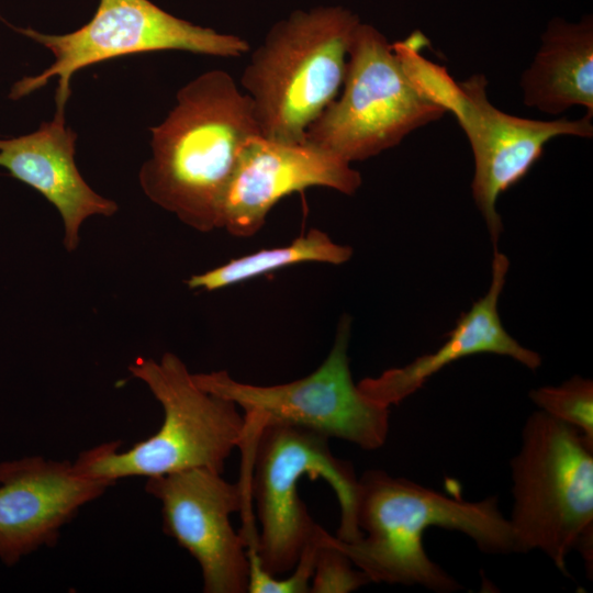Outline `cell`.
<instances>
[{
    "mask_svg": "<svg viewBox=\"0 0 593 593\" xmlns=\"http://www.w3.org/2000/svg\"><path fill=\"white\" fill-rule=\"evenodd\" d=\"M150 133L152 157L138 175L144 193L197 231L221 228L238 156L261 135L249 97L227 71L203 72L177 92L175 107Z\"/></svg>",
    "mask_w": 593,
    "mask_h": 593,
    "instance_id": "1",
    "label": "cell"
},
{
    "mask_svg": "<svg viewBox=\"0 0 593 593\" xmlns=\"http://www.w3.org/2000/svg\"><path fill=\"white\" fill-rule=\"evenodd\" d=\"M358 480L361 537L346 542L332 536V541L370 582L418 584L438 593L460 590L424 549L423 537L432 526L466 534L485 553L517 552L510 521L495 497L465 501L381 470L366 471Z\"/></svg>",
    "mask_w": 593,
    "mask_h": 593,
    "instance_id": "2",
    "label": "cell"
},
{
    "mask_svg": "<svg viewBox=\"0 0 593 593\" xmlns=\"http://www.w3.org/2000/svg\"><path fill=\"white\" fill-rule=\"evenodd\" d=\"M359 16L342 5L294 10L276 22L240 76L261 136L300 143L337 97Z\"/></svg>",
    "mask_w": 593,
    "mask_h": 593,
    "instance_id": "3",
    "label": "cell"
},
{
    "mask_svg": "<svg viewBox=\"0 0 593 593\" xmlns=\"http://www.w3.org/2000/svg\"><path fill=\"white\" fill-rule=\"evenodd\" d=\"M128 370L160 403V428L123 452H118V440L87 449L72 463L75 470L112 482L193 468L223 473L225 461L245 435V417L237 405L197 385L184 362L172 353H165L159 361L137 357Z\"/></svg>",
    "mask_w": 593,
    "mask_h": 593,
    "instance_id": "4",
    "label": "cell"
},
{
    "mask_svg": "<svg viewBox=\"0 0 593 593\" xmlns=\"http://www.w3.org/2000/svg\"><path fill=\"white\" fill-rule=\"evenodd\" d=\"M328 439L305 427L268 424L243 458L238 482L255 501L260 524L255 551L272 577L294 569L318 526L299 495L303 475L325 479L336 493L340 507L336 537L346 542L361 537L356 521L359 478L350 462L333 455Z\"/></svg>",
    "mask_w": 593,
    "mask_h": 593,
    "instance_id": "5",
    "label": "cell"
},
{
    "mask_svg": "<svg viewBox=\"0 0 593 593\" xmlns=\"http://www.w3.org/2000/svg\"><path fill=\"white\" fill-rule=\"evenodd\" d=\"M510 521L517 552L540 550L568 575L566 559L580 551L593 564V441L537 411L526 421L511 461Z\"/></svg>",
    "mask_w": 593,
    "mask_h": 593,
    "instance_id": "6",
    "label": "cell"
},
{
    "mask_svg": "<svg viewBox=\"0 0 593 593\" xmlns=\"http://www.w3.org/2000/svg\"><path fill=\"white\" fill-rule=\"evenodd\" d=\"M340 96L309 126L305 141L351 164L396 146L446 112L412 83L393 44L360 22L347 57Z\"/></svg>",
    "mask_w": 593,
    "mask_h": 593,
    "instance_id": "7",
    "label": "cell"
},
{
    "mask_svg": "<svg viewBox=\"0 0 593 593\" xmlns=\"http://www.w3.org/2000/svg\"><path fill=\"white\" fill-rule=\"evenodd\" d=\"M350 333L351 318L344 314L326 359L312 373L292 382L255 385L233 379L226 370L192 373V379L244 411L240 449L250 448L265 425L280 423L374 450L387 440L390 410L367 398L354 382L347 354Z\"/></svg>",
    "mask_w": 593,
    "mask_h": 593,
    "instance_id": "8",
    "label": "cell"
},
{
    "mask_svg": "<svg viewBox=\"0 0 593 593\" xmlns=\"http://www.w3.org/2000/svg\"><path fill=\"white\" fill-rule=\"evenodd\" d=\"M407 75L426 98L451 112L465 131L474 159L473 199L494 247L502 232L496 211L499 197L528 174L551 138L593 134L592 118L588 115L574 121L566 118L539 121L496 109L488 99L483 75L456 82L446 69L421 55L409 61Z\"/></svg>",
    "mask_w": 593,
    "mask_h": 593,
    "instance_id": "9",
    "label": "cell"
},
{
    "mask_svg": "<svg viewBox=\"0 0 593 593\" xmlns=\"http://www.w3.org/2000/svg\"><path fill=\"white\" fill-rule=\"evenodd\" d=\"M11 27L49 49L54 63L43 72L15 82L10 99L25 97L57 77L56 108H66L72 75L97 63L157 51L237 58L250 49L248 42L240 36L179 19L149 0H99L91 20L66 34Z\"/></svg>",
    "mask_w": 593,
    "mask_h": 593,
    "instance_id": "10",
    "label": "cell"
},
{
    "mask_svg": "<svg viewBox=\"0 0 593 593\" xmlns=\"http://www.w3.org/2000/svg\"><path fill=\"white\" fill-rule=\"evenodd\" d=\"M161 504L163 530L198 561L205 593L248 592L249 558L258 533L239 482L206 468L147 478Z\"/></svg>",
    "mask_w": 593,
    "mask_h": 593,
    "instance_id": "11",
    "label": "cell"
},
{
    "mask_svg": "<svg viewBox=\"0 0 593 593\" xmlns=\"http://www.w3.org/2000/svg\"><path fill=\"white\" fill-rule=\"evenodd\" d=\"M361 176L349 163L311 144L280 142L256 135L244 145L226 188L221 228L250 237L282 198L310 187H326L351 195Z\"/></svg>",
    "mask_w": 593,
    "mask_h": 593,
    "instance_id": "12",
    "label": "cell"
},
{
    "mask_svg": "<svg viewBox=\"0 0 593 593\" xmlns=\"http://www.w3.org/2000/svg\"><path fill=\"white\" fill-rule=\"evenodd\" d=\"M115 482L79 474L70 461L25 457L0 463V559L13 566L42 546Z\"/></svg>",
    "mask_w": 593,
    "mask_h": 593,
    "instance_id": "13",
    "label": "cell"
},
{
    "mask_svg": "<svg viewBox=\"0 0 593 593\" xmlns=\"http://www.w3.org/2000/svg\"><path fill=\"white\" fill-rule=\"evenodd\" d=\"M77 134L66 125L65 108L26 135L0 139V167L49 201L64 223V246L74 251L79 228L92 215L111 216L118 204L89 187L76 161Z\"/></svg>",
    "mask_w": 593,
    "mask_h": 593,
    "instance_id": "14",
    "label": "cell"
},
{
    "mask_svg": "<svg viewBox=\"0 0 593 593\" xmlns=\"http://www.w3.org/2000/svg\"><path fill=\"white\" fill-rule=\"evenodd\" d=\"M493 251L491 283L485 295L460 316L435 351L403 367L388 369L376 378L362 379L358 388L367 398L387 407L399 404L446 366L478 354L511 357L530 370L540 366L539 354L522 346L502 324L497 305L510 261L497 247Z\"/></svg>",
    "mask_w": 593,
    "mask_h": 593,
    "instance_id": "15",
    "label": "cell"
},
{
    "mask_svg": "<svg viewBox=\"0 0 593 593\" xmlns=\"http://www.w3.org/2000/svg\"><path fill=\"white\" fill-rule=\"evenodd\" d=\"M524 102L548 114L582 105L593 113V19H553L521 81Z\"/></svg>",
    "mask_w": 593,
    "mask_h": 593,
    "instance_id": "16",
    "label": "cell"
},
{
    "mask_svg": "<svg viewBox=\"0 0 593 593\" xmlns=\"http://www.w3.org/2000/svg\"><path fill=\"white\" fill-rule=\"evenodd\" d=\"M351 256V247L337 244L325 232L312 228L288 245L260 249L231 259L222 266L191 276L186 283L190 289L215 291L292 265H342Z\"/></svg>",
    "mask_w": 593,
    "mask_h": 593,
    "instance_id": "17",
    "label": "cell"
},
{
    "mask_svg": "<svg viewBox=\"0 0 593 593\" xmlns=\"http://www.w3.org/2000/svg\"><path fill=\"white\" fill-rule=\"evenodd\" d=\"M539 411L573 427L593 441V382L574 376L560 385L530 391Z\"/></svg>",
    "mask_w": 593,
    "mask_h": 593,
    "instance_id": "18",
    "label": "cell"
},
{
    "mask_svg": "<svg viewBox=\"0 0 593 593\" xmlns=\"http://www.w3.org/2000/svg\"><path fill=\"white\" fill-rule=\"evenodd\" d=\"M312 593H348L370 582L351 560L332 541V535L324 528L316 552L312 575Z\"/></svg>",
    "mask_w": 593,
    "mask_h": 593,
    "instance_id": "19",
    "label": "cell"
},
{
    "mask_svg": "<svg viewBox=\"0 0 593 593\" xmlns=\"http://www.w3.org/2000/svg\"><path fill=\"white\" fill-rule=\"evenodd\" d=\"M322 528L320 525L313 538L305 546L299 558L294 571L287 579L278 580L268 574L260 566L255 549L247 548L249 558V593H307L316 559V552L321 540Z\"/></svg>",
    "mask_w": 593,
    "mask_h": 593,
    "instance_id": "20",
    "label": "cell"
}]
</instances>
